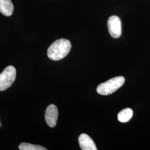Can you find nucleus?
Here are the masks:
<instances>
[{"mask_svg": "<svg viewBox=\"0 0 150 150\" xmlns=\"http://www.w3.org/2000/svg\"><path fill=\"white\" fill-rule=\"evenodd\" d=\"M71 48V44L69 40L64 38L57 40L48 47L47 56L54 61L60 60L68 54Z\"/></svg>", "mask_w": 150, "mask_h": 150, "instance_id": "1", "label": "nucleus"}, {"mask_svg": "<svg viewBox=\"0 0 150 150\" xmlns=\"http://www.w3.org/2000/svg\"><path fill=\"white\" fill-rule=\"evenodd\" d=\"M125 81L123 76H117L99 85L97 92L101 95H108L115 92L122 86Z\"/></svg>", "mask_w": 150, "mask_h": 150, "instance_id": "2", "label": "nucleus"}, {"mask_svg": "<svg viewBox=\"0 0 150 150\" xmlns=\"http://www.w3.org/2000/svg\"><path fill=\"white\" fill-rule=\"evenodd\" d=\"M16 70L12 66L6 67L0 74V91H5L13 84L15 80Z\"/></svg>", "mask_w": 150, "mask_h": 150, "instance_id": "3", "label": "nucleus"}, {"mask_svg": "<svg viewBox=\"0 0 150 150\" xmlns=\"http://www.w3.org/2000/svg\"><path fill=\"white\" fill-rule=\"evenodd\" d=\"M107 26L110 35L115 38H120L121 35V22L116 16H111L107 22Z\"/></svg>", "mask_w": 150, "mask_h": 150, "instance_id": "4", "label": "nucleus"}, {"mask_svg": "<svg viewBox=\"0 0 150 150\" xmlns=\"http://www.w3.org/2000/svg\"><path fill=\"white\" fill-rule=\"evenodd\" d=\"M58 109L54 105H50L46 108L45 112V120L50 127H54L58 119Z\"/></svg>", "mask_w": 150, "mask_h": 150, "instance_id": "5", "label": "nucleus"}, {"mask_svg": "<svg viewBox=\"0 0 150 150\" xmlns=\"http://www.w3.org/2000/svg\"><path fill=\"white\" fill-rule=\"evenodd\" d=\"M79 143L82 150H96V146L91 137L85 134H80Z\"/></svg>", "mask_w": 150, "mask_h": 150, "instance_id": "6", "label": "nucleus"}, {"mask_svg": "<svg viewBox=\"0 0 150 150\" xmlns=\"http://www.w3.org/2000/svg\"><path fill=\"white\" fill-rule=\"evenodd\" d=\"M13 5L11 0H0V12L6 16L12 15Z\"/></svg>", "mask_w": 150, "mask_h": 150, "instance_id": "7", "label": "nucleus"}, {"mask_svg": "<svg viewBox=\"0 0 150 150\" xmlns=\"http://www.w3.org/2000/svg\"><path fill=\"white\" fill-rule=\"evenodd\" d=\"M133 116V111L129 108H127L123 109L121 111L118 113L117 118L118 121L121 122H127L131 120Z\"/></svg>", "mask_w": 150, "mask_h": 150, "instance_id": "8", "label": "nucleus"}, {"mask_svg": "<svg viewBox=\"0 0 150 150\" xmlns=\"http://www.w3.org/2000/svg\"><path fill=\"white\" fill-rule=\"evenodd\" d=\"M18 148L20 150H47V149L40 145H33L31 144L23 142L19 145Z\"/></svg>", "mask_w": 150, "mask_h": 150, "instance_id": "9", "label": "nucleus"}, {"mask_svg": "<svg viewBox=\"0 0 150 150\" xmlns=\"http://www.w3.org/2000/svg\"><path fill=\"white\" fill-rule=\"evenodd\" d=\"M2 126V123H1V121H0V127Z\"/></svg>", "mask_w": 150, "mask_h": 150, "instance_id": "10", "label": "nucleus"}]
</instances>
